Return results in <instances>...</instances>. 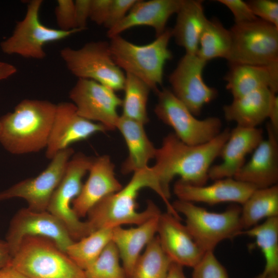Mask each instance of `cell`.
<instances>
[{
  "label": "cell",
  "instance_id": "2e32d148",
  "mask_svg": "<svg viewBox=\"0 0 278 278\" xmlns=\"http://www.w3.org/2000/svg\"><path fill=\"white\" fill-rule=\"evenodd\" d=\"M105 131L106 128L101 124L79 115L72 102H61L57 105L46 147V157L51 160L58 152L69 148L71 144Z\"/></svg>",
  "mask_w": 278,
  "mask_h": 278
},
{
  "label": "cell",
  "instance_id": "b9f144b4",
  "mask_svg": "<svg viewBox=\"0 0 278 278\" xmlns=\"http://www.w3.org/2000/svg\"><path fill=\"white\" fill-rule=\"evenodd\" d=\"M267 118L272 130L278 134V97L276 94L272 97Z\"/></svg>",
  "mask_w": 278,
  "mask_h": 278
},
{
  "label": "cell",
  "instance_id": "d6986e66",
  "mask_svg": "<svg viewBox=\"0 0 278 278\" xmlns=\"http://www.w3.org/2000/svg\"><path fill=\"white\" fill-rule=\"evenodd\" d=\"M266 128L267 138L257 146L250 160L233 177L256 188L269 187L276 185L278 181V134L269 123Z\"/></svg>",
  "mask_w": 278,
  "mask_h": 278
},
{
  "label": "cell",
  "instance_id": "836d02e7",
  "mask_svg": "<svg viewBox=\"0 0 278 278\" xmlns=\"http://www.w3.org/2000/svg\"><path fill=\"white\" fill-rule=\"evenodd\" d=\"M118 250L111 241L99 256L84 270L87 278H128L120 263Z\"/></svg>",
  "mask_w": 278,
  "mask_h": 278
},
{
  "label": "cell",
  "instance_id": "d4e9b609",
  "mask_svg": "<svg viewBox=\"0 0 278 278\" xmlns=\"http://www.w3.org/2000/svg\"><path fill=\"white\" fill-rule=\"evenodd\" d=\"M268 89H263L233 99L223 107L226 120L245 128H256L268 118L274 94Z\"/></svg>",
  "mask_w": 278,
  "mask_h": 278
},
{
  "label": "cell",
  "instance_id": "ba28073f",
  "mask_svg": "<svg viewBox=\"0 0 278 278\" xmlns=\"http://www.w3.org/2000/svg\"><path fill=\"white\" fill-rule=\"evenodd\" d=\"M60 53L68 70L78 79L95 81L114 92L123 90L126 75L114 62L109 42H90L78 49L63 48Z\"/></svg>",
  "mask_w": 278,
  "mask_h": 278
},
{
  "label": "cell",
  "instance_id": "3957f363",
  "mask_svg": "<svg viewBox=\"0 0 278 278\" xmlns=\"http://www.w3.org/2000/svg\"><path fill=\"white\" fill-rule=\"evenodd\" d=\"M57 105L24 99L0 118V143L9 152L24 154L46 148Z\"/></svg>",
  "mask_w": 278,
  "mask_h": 278
},
{
  "label": "cell",
  "instance_id": "5bb4252c",
  "mask_svg": "<svg viewBox=\"0 0 278 278\" xmlns=\"http://www.w3.org/2000/svg\"><path fill=\"white\" fill-rule=\"evenodd\" d=\"M73 154L74 150L70 147L58 152L39 175L21 181L0 192V201L20 198L27 202L28 208L30 210L47 211L51 196Z\"/></svg>",
  "mask_w": 278,
  "mask_h": 278
},
{
  "label": "cell",
  "instance_id": "603a6c76",
  "mask_svg": "<svg viewBox=\"0 0 278 278\" xmlns=\"http://www.w3.org/2000/svg\"><path fill=\"white\" fill-rule=\"evenodd\" d=\"M225 77L226 88L233 99L263 89L276 93L278 90V63L269 66L243 64H230Z\"/></svg>",
  "mask_w": 278,
  "mask_h": 278
},
{
  "label": "cell",
  "instance_id": "d590c367",
  "mask_svg": "<svg viewBox=\"0 0 278 278\" xmlns=\"http://www.w3.org/2000/svg\"><path fill=\"white\" fill-rule=\"evenodd\" d=\"M253 14L258 19L278 27V2L251 0L247 2Z\"/></svg>",
  "mask_w": 278,
  "mask_h": 278
},
{
  "label": "cell",
  "instance_id": "60d3db41",
  "mask_svg": "<svg viewBox=\"0 0 278 278\" xmlns=\"http://www.w3.org/2000/svg\"><path fill=\"white\" fill-rule=\"evenodd\" d=\"M91 0L74 1L75 20L77 28L85 30L88 20L90 18Z\"/></svg>",
  "mask_w": 278,
  "mask_h": 278
},
{
  "label": "cell",
  "instance_id": "52a82bcc",
  "mask_svg": "<svg viewBox=\"0 0 278 278\" xmlns=\"http://www.w3.org/2000/svg\"><path fill=\"white\" fill-rule=\"evenodd\" d=\"M230 64L269 66L278 63V27L257 19L234 24L230 30Z\"/></svg>",
  "mask_w": 278,
  "mask_h": 278
},
{
  "label": "cell",
  "instance_id": "1f68e13d",
  "mask_svg": "<svg viewBox=\"0 0 278 278\" xmlns=\"http://www.w3.org/2000/svg\"><path fill=\"white\" fill-rule=\"evenodd\" d=\"M122 100L123 116L145 125L148 121L147 102L151 89L137 77L126 74Z\"/></svg>",
  "mask_w": 278,
  "mask_h": 278
},
{
  "label": "cell",
  "instance_id": "ffe728a7",
  "mask_svg": "<svg viewBox=\"0 0 278 278\" xmlns=\"http://www.w3.org/2000/svg\"><path fill=\"white\" fill-rule=\"evenodd\" d=\"M114 168V165L108 155L93 159L89 177L72 202V208L79 218L86 216L101 200L123 187L115 177Z\"/></svg>",
  "mask_w": 278,
  "mask_h": 278
},
{
  "label": "cell",
  "instance_id": "ee69618b",
  "mask_svg": "<svg viewBox=\"0 0 278 278\" xmlns=\"http://www.w3.org/2000/svg\"><path fill=\"white\" fill-rule=\"evenodd\" d=\"M0 278H30L19 272L10 264L0 269Z\"/></svg>",
  "mask_w": 278,
  "mask_h": 278
},
{
  "label": "cell",
  "instance_id": "4316f807",
  "mask_svg": "<svg viewBox=\"0 0 278 278\" xmlns=\"http://www.w3.org/2000/svg\"><path fill=\"white\" fill-rule=\"evenodd\" d=\"M176 14V24L171 29L172 37L186 54H196L200 37L208 21L202 1L182 0Z\"/></svg>",
  "mask_w": 278,
  "mask_h": 278
},
{
  "label": "cell",
  "instance_id": "4fadbf2b",
  "mask_svg": "<svg viewBox=\"0 0 278 278\" xmlns=\"http://www.w3.org/2000/svg\"><path fill=\"white\" fill-rule=\"evenodd\" d=\"M206 63L196 54L185 53L168 77L172 93L195 116L218 95L217 90L203 80Z\"/></svg>",
  "mask_w": 278,
  "mask_h": 278
},
{
  "label": "cell",
  "instance_id": "7dc6e473",
  "mask_svg": "<svg viewBox=\"0 0 278 278\" xmlns=\"http://www.w3.org/2000/svg\"><path fill=\"white\" fill-rule=\"evenodd\" d=\"M253 278H278V273L272 272L265 274L262 272Z\"/></svg>",
  "mask_w": 278,
  "mask_h": 278
},
{
  "label": "cell",
  "instance_id": "83f0119b",
  "mask_svg": "<svg viewBox=\"0 0 278 278\" xmlns=\"http://www.w3.org/2000/svg\"><path fill=\"white\" fill-rule=\"evenodd\" d=\"M242 206L240 219L243 230L255 226L264 218L278 217L277 184L256 189Z\"/></svg>",
  "mask_w": 278,
  "mask_h": 278
},
{
  "label": "cell",
  "instance_id": "bcb514c9",
  "mask_svg": "<svg viewBox=\"0 0 278 278\" xmlns=\"http://www.w3.org/2000/svg\"><path fill=\"white\" fill-rule=\"evenodd\" d=\"M165 278H187L183 271V267L171 263Z\"/></svg>",
  "mask_w": 278,
  "mask_h": 278
},
{
  "label": "cell",
  "instance_id": "9c48e42d",
  "mask_svg": "<svg viewBox=\"0 0 278 278\" xmlns=\"http://www.w3.org/2000/svg\"><path fill=\"white\" fill-rule=\"evenodd\" d=\"M42 3V0H32L28 3L24 19L17 23L11 36L1 43L4 53L42 60L46 56L44 50L46 44L83 31L80 29L64 31L43 24L39 17Z\"/></svg>",
  "mask_w": 278,
  "mask_h": 278
},
{
  "label": "cell",
  "instance_id": "e575fe53",
  "mask_svg": "<svg viewBox=\"0 0 278 278\" xmlns=\"http://www.w3.org/2000/svg\"><path fill=\"white\" fill-rule=\"evenodd\" d=\"M193 268L192 278H229L227 269L218 260L214 251L206 252Z\"/></svg>",
  "mask_w": 278,
  "mask_h": 278
},
{
  "label": "cell",
  "instance_id": "7c38bea8",
  "mask_svg": "<svg viewBox=\"0 0 278 278\" xmlns=\"http://www.w3.org/2000/svg\"><path fill=\"white\" fill-rule=\"evenodd\" d=\"M27 237L48 239L65 252L75 241L65 225L55 216L47 211H35L28 207L20 210L10 223L6 241L12 256Z\"/></svg>",
  "mask_w": 278,
  "mask_h": 278
},
{
  "label": "cell",
  "instance_id": "7bdbcfd3",
  "mask_svg": "<svg viewBox=\"0 0 278 278\" xmlns=\"http://www.w3.org/2000/svg\"><path fill=\"white\" fill-rule=\"evenodd\" d=\"M12 256L6 241L0 240V269L10 264Z\"/></svg>",
  "mask_w": 278,
  "mask_h": 278
},
{
  "label": "cell",
  "instance_id": "9a60e30c",
  "mask_svg": "<svg viewBox=\"0 0 278 278\" xmlns=\"http://www.w3.org/2000/svg\"><path fill=\"white\" fill-rule=\"evenodd\" d=\"M69 97L81 116L103 125L107 130L116 129L117 109L122 100L115 92L95 81L78 79Z\"/></svg>",
  "mask_w": 278,
  "mask_h": 278
},
{
  "label": "cell",
  "instance_id": "8d00e7d4",
  "mask_svg": "<svg viewBox=\"0 0 278 278\" xmlns=\"http://www.w3.org/2000/svg\"><path fill=\"white\" fill-rule=\"evenodd\" d=\"M55 12L59 29L69 31L79 29L77 27L75 20L74 1L58 0Z\"/></svg>",
  "mask_w": 278,
  "mask_h": 278
},
{
  "label": "cell",
  "instance_id": "8992f818",
  "mask_svg": "<svg viewBox=\"0 0 278 278\" xmlns=\"http://www.w3.org/2000/svg\"><path fill=\"white\" fill-rule=\"evenodd\" d=\"M175 211L185 217V226L189 233L205 253L214 251L221 241L232 239L243 231L241 207L229 206L221 213L212 212L193 202L177 200L172 204Z\"/></svg>",
  "mask_w": 278,
  "mask_h": 278
},
{
  "label": "cell",
  "instance_id": "cb8c5ba5",
  "mask_svg": "<svg viewBox=\"0 0 278 278\" xmlns=\"http://www.w3.org/2000/svg\"><path fill=\"white\" fill-rule=\"evenodd\" d=\"M160 215L135 228L125 229L117 227L113 229L112 241L118 250L123 267L128 278L131 277L143 249L155 236Z\"/></svg>",
  "mask_w": 278,
  "mask_h": 278
},
{
  "label": "cell",
  "instance_id": "4dcf8cb0",
  "mask_svg": "<svg viewBox=\"0 0 278 278\" xmlns=\"http://www.w3.org/2000/svg\"><path fill=\"white\" fill-rule=\"evenodd\" d=\"M113 228H102L75 241L66 250L68 256L85 270L99 256L112 241Z\"/></svg>",
  "mask_w": 278,
  "mask_h": 278
},
{
  "label": "cell",
  "instance_id": "7a4b0ae2",
  "mask_svg": "<svg viewBox=\"0 0 278 278\" xmlns=\"http://www.w3.org/2000/svg\"><path fill=\"white\" fill-rule=\"evenodd\" d=\"M144 188L152 189L161 198L167 212L176 214L163 192L153 166H148L134 172L125 187L105 197L91 208L86 220L91 233L98 229L114 228L124 224L138 225L160 215V210L151 201H148L144 211H137L136 199L140 191Z\"/></svg>",
  "mask_w": 278,
  "mask_h": 278
},
{
  "label": "cell",
  "instance_id": "ac0fdd59",
  "mask_svg": "<svg viewBox=\"0 0 278 278\" xmlns=\"http://www.w3.org/2000/svg\"><path fill=\"white\" fill-rule=\"evenodd\" d=\"M256 189L251 184L228 178L215 180L209 185L201 186L179 180L174 185L173 192L178 199L193 203L213 205L230 202L242 205Z\"/></svg>",
  "mask_w": 278,
  "mask_h": 278
},
{
  "label": "cell",
  "instance_id": "6da1fadb",
  "mask_svg": "<svg viewBox=\"0 0 278 278\" xmlns=\"http://www.w3.org/2000/svg\"><path fill=\"white\" fill-rule=\"evenodd\" d=\"M230 131L225 128L210 141L196 145L184 143L173 133L163 138L161 147L157 148L153 167L168 200L170 198V183L176 176L192 185L206 184L211 165L219 157Z\"/></svg>",
  "mask_w": 278,
  "mask_h": 278
},
{
  "label": "cell",
  "instance_id": "44dd1931",
  "mask_svg": "<svg viewBox=\"0 0 278 278\" xmlns=\"http://www.w3.org/2000/svg\"><path fill=\"white\" fill-rule=\"evenodd\" d=\"M263 140L262 129L236 126L230 131L220 151L222 162L210 168L209 179L215 181L233 178L245 163L247 155L253 151Z\"/></svg>",
  "mask_w": 278,
  "mask_h": 278
},
{
  "label": "cell",
  "instance_id": "ab89813d",
  "mask_svg": "<svg viewBox=\"0 0 278 278\" xmlns=\"http://www.w3.org/2000/svg\"><path fill=\"white\" fill-rule=\"evenodd\" d=\"M111 3V0H91L89 19L98 25H103Z\"/></svg>",
  "mask_w": 278,
  "mask_h": 278
},
{
  "label": "cell",
  "instance_id": "8fae6325",
  "mask_svg": "<svg viewBox=\"0 0 278 278\" xmlns=\"http://www.w3.org/2000/svg\"><path fill=\"white\" fill-rule=\"evenodd\" d=\"M93 161L81 152L72 156L47 209L65 225L74 241L91 233L86 221L80 220L71 205L81 190L82 178L89 171Z\"/></svg>",
  "mask_w": 278,
  "mask_h": 278
},
{
  "label": "cell",
  "instance_id": "f1b7e54d",
  "mask_svg": "<svg viewBox=\"0 0 278 278\" xmlns=\"http://www.w3.org/2000/svg\"><path fill=\"white\" fill-rule=\"evenodd\" d=\"M240 235L255 239L265 259L262 273H278V217L267 218L260 224L243 230Z\"/></svg>",
  "mask_w": 278,
  "mask_h": 278
},
{
  "label": "cell",
  "instance_id": "f546056e",
  "mask_svg": "<svg viewBox=\"0 0 278 278\" xmlns=\"http://www.w3.org/2000/svg\"><path fill=\"white\" fill-rule=\"evenodd\" d=\"M231 45L230 30L218 19H208L200 37L196 55L206 62L218 58L226 59Z\"/></svg>",
  "mask_w": 278,
  "mask_h": 278
},
{
  "label": "cell",
  "instance_id": "277c9868",
  "mask_svg": "<svg viewBox=\"0 0 278 278\" xmlns=\"http://www.w3.org/2000/svg\"><path fill=\"white\" fill-rule=\"evenodd\" d=\"M171 38V28H166L154 41L142 45L116 36L110 38L109 42L112 57L126 74L137 77L157 92L163 83L165 64L172 57L168 48Z\"/></svg>",
  "mask_w": 278,
  "mask_h": 278
},
{
  "label": "cell",
  "instance_id": "f6af8a7d",
  "mask_svg": "<svg viewBox=\"0 0 278 278\" xmlns=\"http://www.w3.org/2000/svg\"><path fill=\"white\" fill-rule=\"evenodd\" d=\"M16 72V68L14 65L0 61V81L7 79Z\"/></svg>",
  "mask_w": 278,
  "mask_h": 278
},
{
  "label": "cell",
  "instance_id": "30bf717a",
  "mask_svg": "<svg viewBox=\"0 0 278 278\" xmlns=\"http://www.w3.org/2000/svg\"><path fill=\"white\" fill-rule=\"evenodd\" d=\"M154 112L164 123L171 127L173 133L183 142L196 145L210 141L221 130L222 123L217 117L198 119L171 90H158Z\"/></svg>",
  "mask_w": 278,
  "mask_h": 278
},
{
  "label": "cell",
  "instance_id": "7402d4cb",
  "mask_svg": "<svg viewBox=\"0 0 278 278\" xmlns=\"http://www.w3.org/2000/svg\"><path fill=\"white\" fill-rule=\"evenodd\" d=\"M182 0H137L127 15L118 24L107 31L110 39L131 28L146 26L152 27L155 37L166 29L169 18L176 14Z\"/></svg>",
  "mask_w": 278,
  "mask_h": 278
},
{
  "label": "cell",
  "instance_id": "484cf974",
  "mask_svg": "<svg viewBox=\"0 0 278 278\" xmlns=\"http://www.w3.org/2000/svg\"><path fill=\"white\" fill-rule=\"evenodd\" d=\"M144 125L123 115L119 116L116 129L123 136L129 151L121 167L124 173L146 168L149 161L155 158L157 148L148 137Z\"/></svg>",
  "mask_w": 278,
  "mask_h": 278
},
{
  "label": "cell",
  "instance_id": "e0dca14e",
  "mask_svg": "<svg viewBox=\"0 0 278 278\" xmlns=\"http://www.w3.org/2000/svg\"><path fill=\"white\" fill-rule=\"evenodd\" d=\"M157 234L166 255L172 263L182 267L194 268L205 253L185 225L168 212L160 215Z\"/></svg>",
  "mask_w": 278,
  "mask_h": 278
},
{
  "label": "cell",
  "instance_id": "f35d334b",
  "mask_svg": "<svg viewBox=\"0 0 278 278\" xmlns=\"http://www.w3.org/2000/svg\"><path fill=\"white\" fill-rule=\"evenodd\" d=\"M232 13L235 24H241L255 20L257 18L252 12L247 2L242 0H218Z\"/></svg>",
  "mask_w": 278,
  "mask_h": 278
},
{
  "label": "cell",
  "instance_id": "74e56055",
  "mask_svg": "<svg viewBox=\"0 0 278 278\" xmlns=\"http://www.w3.org/2000/svg\"><path fill=\"white\" fill-rule=\"evenodd\" d=\"M137 0H111L103 26L108 30L120 22L128 14Z\"/></svg>",
  "mask_w": 278,
  "mask_h": 278
},
{
  "label": "cell",
  "instance_id": "d6a6232c",
  "mask_svg": "<svg viewBox=\"0 0 278 278\" xmlns=\"http://www.w3.org/2000/svg\"><path fill=\"white\" fill-rule=\"evenodd\" d=\"M171 263L157 235L138 257L130 278H165Z\"/></svg>",
  "mask_w": 278,
  "mask_h": 278
},
{
  "label": "cell",
  "instance_id": "5b68a950",
  "mask_svg": "<svg viewBox=\"0 0 278 278\" xmlns=\"http://www.w3.org/2000/svg\"><path fill=\"white\" fill-rule=\"evenodd\" d=\"M10 264L30 278H87L66 252L43 237L25 238Z\"/></svg>",
  "mask_w": 278,
  "mask_h": 278
}]
</instances>
